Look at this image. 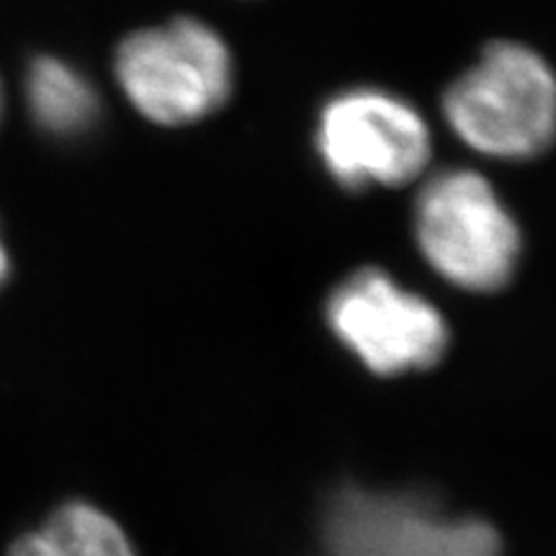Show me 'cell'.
I'll return each instance as SVG.
<instances>
[{
  "mask_svg": "<svg viewBox=\"0 0 556 556\" xmlns=\"http://www.w3.org/2000/svg\"><path fill=\"white\" fill-rule=\"evenodd\" d=\"M415 235L430 266L462 289L495 291L516 274L520 229L479 173L446 170L430 180L417 199Z\"/></svg>",
  "mask_w": 556,
  "mask_h": 556,
  "instance_id": "2",
  "label": "cell"
},
{
  "mask_svg": "<svg viewBox=\"0 0 556 556\" xmlns=\"http://www.w3.org/2000/svg\"><path fill=\"white\" fill-rule=\"evenodd\" d=\"M328 323L340 343L381 377L433 366L448 345L441 312L377 268L348 276L332 291Z\"/></svg>",
  "mask_w": 556,
  "mask_h": 556,
  "instance_id": "5",
  "label": "cell"
},
{
  "mask_svg": "<svg viewBox=\"0 0 556 556\" xmlns=\"http://www.w3.org/2000/svg\"><path fill=\"white\" fill-rule=\"evenodd\" d=\"M0 114H3V88H0Z\"/></svg>",
  "mask_w": 556,
  "mask_h": 556,
  "instance_id": "10",
  "label": "cell"
},
{
  "mask_svg": "<svg viewBox=\"0 0 556 556\" xmlns=\"http://www.w3.org/2000/svg\"><path fill=\"white\" fill-rule=\"evenodd\" d=\"M317 150L345 189L402 186L430 157V131L417 111L384 90L358 88L336 96L317 124Z\"/></svg>",
  "mask_w": 556,
  "mask_h": 556,
  "instance_id": "4",
  "label": "cell"
},
{
  "mask_svg": "<svg viewBox=\"0 0 556 556\" xmlns=\"http://www.w3.org/2000/svg\"><path fill=\"white\" fill-rule=\"evenodd\" d=\"M5 276H9V255H5L3 240H0V283L5 281Z\"/></svg>",
  "mask_w": 556,
  "mask_h": 556,
  "instance_id": "9",
  "label": "cell"
},
{
  "mask_svg": "<svg viewBox=\"0 0 556 556\" xmlns=\"http://www.w3.org/2000/svg\"><path fill=\"white\" fill-rule=\"evenodd\" d=\"M332 556H500V539L479 520H443L413 497L345 490L328 518Z\"/></svg>",
  "mask_w": 556,
  "mask_h": 556,
  "instance_id": "6",
  "label": "cell"
},
{
  "mask_svg": "<svg viewBox=\"0 0 556 556\" xmlns=\"http://www.w3.org/2000/svg\"><path fill=\"white\" fill-rule=\"evenodd\" d=\"M443 111L471 150L500 160L536 157L556 139V75L528 47L497 41L448 88Z\"/></svg>",
  "mask_w": 556,
  "mask_h": 556,
  "instance_id": "1",
  "label": "cell"
},
{
  "mask_svg": "<svg viewBox=\"0 0 556 556\" xmlns=\"http://www.w3.org/2000/svg\"><path fill=\"white\" fill-rule=\"evenodd\" d=\"M9 556H137V552L114 518L88 503H70L37 531L21 536Z\"/></svg>",
  "mask_w": 556,
  "mask_h": 556,
  "instance_id": "8",
  "label": "cell"
},
{
  "mask_svg": "<svg viewBox=\"0 0 556 556\" xmlns=\"http://www.w3.org/2000/svg\"><path fill=\"white\" fill-rule=\"evenodd\" d=\"M26 103L31 119L52 137H80L96 127L101 101L80 70L58 58H37L26 70Z\"/></svg>",
  "mask_w": 556,
  "mask_h": 556,
  "instance_id": "7",
  "label": "cell"
},
{
  "mask_svg": "<svg viewBox=\"0 0 556 556\" xmlns=\"http://www.w3.org/2000/svg\"><path fill=\"white\" fill-rule=\"evenodd\" d=\"M116 78L139 114L178 127L204 119L227 101L232 58L217 31L201 21L178 18L124 39Z\"/></svg>",
  "mask_w": 556,
  "mask_h": 556,
  "instance_id": "3",
  "label": "cell"
}]
</instances>
